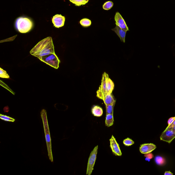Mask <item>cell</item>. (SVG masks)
<instances>
[{"instance_id": "obj_1", "label": "cell", "mask_w": 175, "mask_h": 175, "mask_svg": "<svg viewBox=\"0 0 175 175\" xmlns=\"http://www.w3.org/2000/svg\"><path fill=\"white\" fill-rule=\"evenodd\" d=\"M30 53L38 59L50 54L55 53L52 38L48 37L40 41L30 51Z\"/></svg>"}, {"instance_id": "obj_2", "label": "cell", "mask_w": 175, "mask_h": 175, "mask_svg": "<svg viewBox=\"0 0 175 175\" xmlns=\"http://www.w3.org/2000/svg\"><path fill=\"white\" fill-rule=\"evenodd\" d=\"M41 117L43 120L44 130L46 141L47 146L48 155L49 160L53 162V157L52 154L51 138L50 130L48 124L47 114L45 109H43L41 112Z\"/></svg>"}, {"instance_id": "obj_3", "label": "cell", "mask_w": 175, "mask_h": 175, "mask_svg": "<svg viewBox=\"0 0 175 175\" xmlns=\"http://www.w3.org/2000/svg\"><path fill=\"white\" fill-rule=\"evenodd\" d=\"M33 26V22L28 18L21 17L18 18L16 21V29L22 33H26L31 31Z\"/></svg>"}, {"instance_id": "obj_4", "label": "cell", "mask_w": 175, "mask_h": 175, "mask_svg": "<svg viewBox=\"0 0 175 175\" xmlns=\"http://www.w3.org/2000/svg\"><path fill=\"white\" fill-rule=\"evenodd\" d=\"M40 61L46 63L56 69H58L60 62V60L55 53H52L48 55L39 57Z\"/></svg>"}, {"instance_id": "obj_5", "label": "cell", "mask_w": 175, "mask_h": 175, "mask_svg": "<svg viewBox=\"0 0 175 175\" xmlns=\"http://www.w3.org/2000/svg\"><path fill=\"white\" fill-rule=\"evenodd\" d=\"M98 146H97L94 149L90 154L88 163L86 174L91 175L92 174L96 160Z\"/></svg>"}, {"instance_id": "obj_6", "label": "cell", "mask_w": 175, "mask_h": 175, "mask_svg": "<svg viewBox=\"0 0 175 175\" xmlns=\"http://www.w3.org/2000/svg\"><path fill=\"white\" fill-rule=\"evenodd\" d=\"M175 138V132L172 129V128H166L160 136L161 141H165L170 143Z\"/></svg>"}, {"instance_id": "obj_7", "label": "cell", "mask_w": 175, "mask_h": 175, "mask_svg": "<svg viewBox=\"0 0 175 175\" xmlns=\"http://www.w3.org/2000/svg\"><path fill=\"white\" fill-rule=\"evenodd\" d=\"M110 142L111 148L113 154L116 156H121L122 154L119 145L113 136L110 139Z\"/></svg>"}, {"instance_id": "obj_8", "label": "cell", "mask_w": 175, "mask_h": 175, "mask_svg": "<svg viewBox=\"0 0 175 175\" xmlns=\"http://www.w3.org/2000/svg\"><path fill=\"white\" fill-rule=\"evenodd\" d=\"M115 20L116 22V26H118L125 31H127L129 30L124 19L119 12L116 13L115 16Z\"/></svg>"}, {"instance_id": "obj_9", "label": "cell", "mask_w": 175, "mask_h": 175, "mask_svg": "<svg viewBox=\"0 0 175 175\" xmlns=\"http://www.w3.org/2000/svg\"><path fill=\"white\" fill-rule=\"evenodd\" d=\"M65 20L64 16L61 15H56L53 16L52 21L54 26L59 28L64 26Z\"/></svg>"}, {"instance_id": "obj_10", "label": "cell", "mask_w": 175, "mask_h": 175, "mask_svg": "<svg viewBox=\"0 0 175 175\" xmlns=\"http://www.w3.org/2000/svg\"><path fill=\"white\" fill-rule=\"evenodd\" d=\"M156 148V146L152 143L144 144L141 145L139 151L142 154L151 153Z\"/></svg>"}, {"instance_id": "obj_11", "label": "cell", "mask_w": 175, "mask_h": 175, "mask_svg": "<svg viewBox=\"0 0 175 175\" xmlns=\"http://www.w3.org/2000/svg\"><path fill=\"white\" fill-rule=\"evenodd\" d=\"M112 30L116 33L118 36L121 40V42L124 43H125V35L127 31L120 28L119 27L117 26H116L115 28L112 29Z\"/></svg>"}, {"instance_id": "obj_12", "label": "cell", "mask_w": 175, "mask_h": 175, "mask_svg": "<svg viewBox=\"0 0 175 175\" xmlns=\"http://www.w3.org/2000/svg\"><path fill=\"white\" fill-rule=\"evenodd\" d=\"M100 99L102 100L105 105H110L116 102L114 96L111 94H108L103 96Z\"/></svg>"}, {"instance_id": "obj_13", "label": "cell", "mask_w": 175, "mask_h": 175, "mask_svg": "<svg viewBox=\"0 0 175 175\" xmlns=\"http://www.w3.org/2000/svg\"><path fill=\"white\" fill-rule=\"evenodd\" d=\"M92 113L95 116L101 117L103 114V110L102 108L98 106H94L91 110Z\"/></svg>"}, {"instance_id": "obj_14", "label": "cell", "mask_w": 175, "mask_h": 175, "mask_svg": "<svg viewBox=\"0 0 175 175\" xmlns=\"http://www.w3.org/2000/svg\"><path fill=\"white\" fill-rule=\"evenodd\" d=\"M106 84L108 92L109 93L111 94L114 88V84L113 81L109 78L108 74L107 76Z\"/></svg>"}, {"instance_id": "obj_15", "label": "cell", "mask_w": 175, "mask_h": 175, "mask_svg": "<svg viewBox=\"0 0 175 175\" xmlns=\"http://www.w3.org/2000/svg\"><path fill=\"white\" fill-rule=\"evenodd\" d=\"M114 119L113 114H109L106 115L105 121L106 126L108 127H111L114 124Z\"/></svg>"}, {"instance_id": "obj_16", "label": "cell", "mask_w": 175, "mask_h": 175, "mask_svg": "<svg viewBox=\"0 0 175 175\" xmlns=\"http://www.w3.org/2000/svg\"><path fill=\"white\" fill-rule=\"evenodd\" d=\"M155 162L158 166H162L165 165L166 161L164 158L160 156H157L155 158Z\"/></svg>"}, {"instance_id": "obj_17", "label": "cell", "mask_w": 175, "mask_h": 175, "mask_svg": "<svg viewBox=\"0 0 175 175\" xmlns=\"http://www.w3.org/2000/svg\"><path fill=\"white\" fill-rule=\"evenodd\" d=\"M76 6H80L81 5H85L89 2V0H70Z\"/></svg>"}, {"instance_id": "obj_18", "label": "cell", "mask_w": 175, "mask_h": 175, "mask_svg": "<svg viewBox=\"0 0 175 175\" xmlns=\"http://www.w3.org/2000/svg\"><path fill=\"white\" fill-rule=\"evenodd\" d=\"M115 102L110 105H106V115L114 114V109Z\"/></svg>"}, {"instance_id": "obj_19", "label": "cell", "mask_w": 175, "mask_h": 175, "mask_svg": "<svg viewBox=\"0 0 175 175\" xmlns=\"http://www.w3.org/2000/svg\"><path fill=\"white\" fill-rule=\"evenodd\" d=\"M81 25L84 27H89L91 24V21L88 19L84 18L82 19L80 21Z\"/></svg>"}, {"instance_id": "obj_20", "label": "cell", "mask_w": 175, "mask_h": 175, "mask_svg": "<svg viewBox=\"0 0 175 175\" xmlns=\"http://www.w3.org/2000/svg\"><path fill=\"white\" fill-rule=\"evenodd\" d=\"M114 4L113 2L108 1L106 2L103 5V8L104 10H109L113 7Z\"/></svg>"}, {"instance_id": "obj_21", "label": "cell", "mask_w": 175, "mask_h": 175, "mask_svg": "<svg viewBox=\"0 0 175 175\" xmlns=\"http://www.w3.org/2000/svg\"><path fill=\"white\" fill-rule=\"evenodd\" d=\"M0 118L4 121L14 122L15 121V119L12 118L9 116H8L5 115L0 114Z\"/></svg>"}, {"instance_id": "obj_22", "label": "cell", "mask_w": 175, "mask_h": 175, "mask_svg": "<svg viewBox=\"0 0 175 175\" xmlns=\"http://www.w3.org/2000/svg\"><path fill=\"white\" fill-rule=\"evenodd\" d=\"M0 77L2 78H9L10 77L6 71L0 68Z\"/></svg>"}, {"instance_id": "obj_23", "label": "cell", "mask_w": 175, "mask_h": 175, "mask_svg": "<svg viewBox=\"0 0 175 175\" xmlns=\"http://www.w3.org/2000/svg\"><path fill=\"white\" fill-rule=\"evenodd\" d=\"M134 142L130 138H128L124 139L123 141V143L126 146H130L134 144Z\"/></svg>"}, {"instance_id": "obj_24", "label": "cell", "mask_w": 175, "mask_h": 175, "mask_svg": "<svg viewBox=\"0 0 175 175\" xmlns=\"http://www.w3.org/2000/svg\"><path fill=\"white\" fill-rule=\"evenodd\" d=\"M144 156L150 159H152L154 157V155H153L151 152L147 153V154H145Z\"/></svg>"}, {"instance_id": "obj_25", "label": "cell", "mask_w": 175, "mask_h": 175, "mask_svg": "<svg viewBox=\"0 0 175 175\" xmlns=\"http://www.w3.org/2000/svg\"><path fill=\"white\" fill-rule=\"evenodd\" d=\"M175 119V117H172L168 119V126H169L170 125L172 124V122H173L174 121Z\"/></svg>"}, {"instance_id": "obj_26", "label": "cell", "mask_w": 175, "mask_h": 175, "mask_svg": "<svg viewBox=\"0 0 175 175\" xmlns=\"http://www.w3.org/2000/svg\"><path fill=\"white\" fill-rule=\"evenodd\" d=\"M173 174L172 173V172L170 171H167L165 172L164 175H173Z\"/></svg>"}, {"instance_id": "obj_27", "label": "cell", "mask_w": 175, "mask_h": 175, "mask_svg": "<svg viewBox=\"0 0 175 175\" xmlns=\"http://www.w3.org/2000/svg\"><path fill=\"white\" fill-rule=\"evenodd\" d=\"M175 125V119L174 120V121L173 122H172V124L169 126H168L166 127V128H172Z\"/></svg>"}, {"instance_id": "obj_28", "label": "cell", "mask_w": 175, "mask_h": 175, "mask_svg": "<svg viewBox=\"0 0 175 175\" xmlns=\"http://www.w3.org/2000/svg\"><path fill=\"white\" fill-rule=\"evenodd\" d=\"M172 129L173 131L174 132H175V125L172 128Z\"/></svg>"}, {"instance_id": "obj_29", "label": "cell", "mask_w": 175, "mask_h": 175, "mask_svg": "<svg viewBox=\"0 0 175 175\" xmlns=\"http://www.w3.org/2000/svg\"><path fill=\"white\" fill-rule=\"evenodd\" d=\"M145 160H146V161H149H149H150V160H151V159H149V158H148L147 157H146V159H145Z\"/></svg>"}]
</instances>
